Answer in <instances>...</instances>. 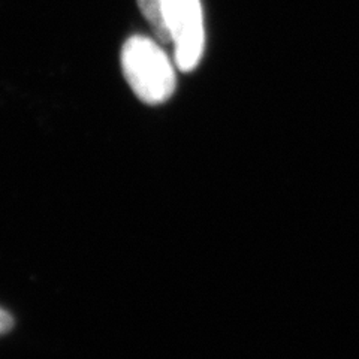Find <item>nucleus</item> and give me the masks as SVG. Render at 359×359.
I'll return each mask as SVG.
<instances>
[{"label": "nucleus", "instance_id": "f257e3e1", "mask_svg": "<svg viewBox=\"0 0 359 359\" xmlns=\"http://www.w3.org/2000/svg\"><path fill=\"white\" fill-rule=\"evenodd\" d=\"M121 69L132 92L149 105L166 102L177 86L171 59L154 39L135 35L121 48Z\"/></svg>", "mask_w": 359, "mask_h": 359}, {"label": "nucleus", "instance_id": "7ed1b4c3", "mask_svg": "<svg viewBox=\"0 0 359 359\" xmlns=\"http://www.w3.org/2000/svg\"><path fill=\"white\" fill-rule=\"evenodd\" d=\"M141 14L149 21V25L161 42H170L166 22H165V9L168 0H137Z\"/></svg>", "mask_w": 359, "mask_h": 359}, {"label": "nucleus", "instance_id": "20e7f679", "mask_svg": "<svg viewBox=\"0 0 359 359\" xmlns=\"http://www.w3.org/2000/svg\"><path fill=\"white\" fill-rule=\"evenodd\" d=\"M13 327H14V319L11 318V314L8 311L0 309V335L6 334Z\"/></svg>", "mask_w": 359, "mask_h": 359}, {"label": "nucleus", "instance_id": "f03ea898", "mask_svg": "<svg viewBox=\"0 0 359 359\" xmlns=\"http://www.w3.org/2000/svg\"><path fill=\"white\" fill-rule=\"evenodd\" d=\"M165 22L174 43V59L178 69L194 71L205 47L204 13L201 0H168Z\"/></svg>", "mask_w": 359, "mask_h": 359}]
</instances>
